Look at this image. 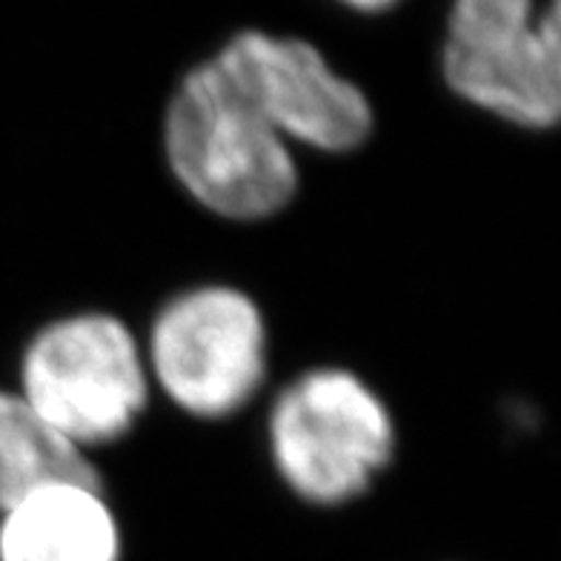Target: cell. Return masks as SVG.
Masks as SVG:
<instances>
[{
  "instance_id": "obj_1",
  "label": "cell",
  "mask_w": 561,
  "mask_h": 561,
  "mask_svg": "<svg viewBox=\"0 0 561 561\" xmlns=\"http://www.w3.org/2000/svg\"><path fill=\"white\" fill-rule=\"evenodd\" d=\"M163 152L186 195L227 221H266L301 184L293 147L215 58L178 81L163 112Z\"/></svg>"
},
{
  "instance_id": "obj_2",
  "label": "cell",
  "mask_w": 561,
  "mask_h": 561,
  "mask_svg": "<svg viewBox=\"0 0 561 561\" xmlns=\"http://www.w3.org/2000/svg\"><path fill=\"white\" fill-rule=\"evenodd\" d=\"M280 481L307 504L341 507L373 488L396 453V424L373 387L344 367L307 369L266 421Z\"/></svg>"
},
{
  "instance_id": "obj_3",
  "label": "cell",
  "mask_w": 561,
  "mask_h": 561,
  "mask_svg": "<svg viewBox=\"0 0 561 561\" xmlns=\"http://www.w3.org/2000/svg\"><path fill=\"white\" fill-rule=\"evenodd\" d=\"M21 399L75 450L133 433L147 410V355L110 312H75L46 324L21 362Z\"/></svg>"
},
{
  "instance_id": "obj_4",
  "label": "cell",
  "mask_w": 561,
  "mask_h": 561,
  "mask_svg": "<svg viewBox=\"0 0 561 561\" xmlns=\"http://www.w3.org/2000/svg\"><path fill=\"white\" fill-rule=\"evenodd\" d=\"M442 78L507 124L561 126V0H458L444 23Z\"/></svg>"
},
{
  "instance_id": "obj_5",
  "label": "cell",
  "mask_w": 561,
  "mask_h": 561,
  "mask_svg": "<svg viewBox=\"0 0 561 561\" xmlns=\"http://www.w3.org/2000/svg\"><path fill=\"white\" fill-rule=\"evenodd\" d=\"M264 312L244 289L204 284L178 293L149 330V378L178 410L229 419L244 410L266 376Z\"/></svg>"
},
{
  "instance_id": "obj_6",
  "label": "cell",
  "mask_w": 561,
  "mask_h": 561,
  "mask_svg": "<svg viewBox=\"0 0 561 561\" xmlns=\"http://www.w3.org/2000/svg\"><path fill=\"white\" fill-rule=\"evenodd\" d=\"M213 58L289 147L347 156L373 135L376 112L364 89L335 72L310 41L247 30Z\"/></svg>"
},
{
  "instance_id": "obj_7",
  "label": "cell",
  "mask_w": 561,
  "mask_h": 561,
  "mask_svg": "<svg viewBox=\"0 0 561 561\" xmlns=\"http://www.w3.org/2000/svg\"><path fill=\"white\" fill-rule=\"evenodd\" d=\"M118 518L101 484L58 481L3 513L0 561H118Z\"/></svg>"
},
{
  "instance_id": "obj_8",
  "label": "cell",
  "mask_w": 561,
  "mask_h": 561,
  "mask_svg": "<svg viewBox=\"0 0 561 561\" xmlns=\"http://www.w3.org/2000/svg\"><path fill=\"white\" fill-rule=\"evenodd\" d=\"M58 481L101 484L89 458L46 427L21 392L0 390V513Z\"/></svg>"
}]
</instances>
